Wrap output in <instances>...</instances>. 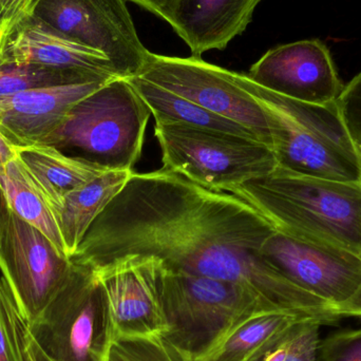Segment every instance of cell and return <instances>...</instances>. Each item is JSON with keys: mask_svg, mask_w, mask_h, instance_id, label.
<instances>
[{"mask_svg": "<svg viewBox=\"0 0 361 361\" xmlns=\"http://www.w3.org/2000/svg\"><path fill=\"white\" fill-rule=\"evenodd\" d=\"M103 361H189L164 335L116 336L110 341Z\"/></svg>", "mask_w": 361, "mask_h": 361, "instance_id": "cb8c5ba5", "label": "cell"}, {"mask_svg": "<svg viewBox=\"0 0 361 361\" xmlns=\"http://www.w3.org/2000/svg\"><path fill=\"white\" fill-rule=\"evenodd\" d=\"M27 326L50 361H103L112 333L105 292L97 271L71 261L56 294Z\"/></svg>", "mask_w": 361, "mask_h": 361, "instance_id": "52a82bcc", "label": "cell"}, {"mask_svg": "<svg viewBox=\"0 0 361 361\" xmlns=\"http://www.w3.org/2000/svg\"><path fill=\"white\" fill-rule=\"evenodd\" d=\"M163 169L204 188L228 191L278 166L273 148L235 133L180 123H156Z\"/></svg>", "mask_w": 361, "mask_h": 361, "instance_id": "8992f818", "label": "cell"}, {"mask_svg": "<svg viewBox=\"0 0 361 361\" xmlns=\"http://www.w3.org/2000/svg\"><path fill=\"white\" fill-rule=\"evenodd\" d=\"M0 186L11 212L42 231L67 256L56 216L18 158L0 167Z\"/></svg>", "mask_w": 361, "mask_h": 361, "instance_id": "d6986e66", "label": "cell"}, {"mask_svg": "<svg viewBox=\"0 0 361 361\" xmlns=\"http://www.w3.org/2000/svg\"><path fill=\"white\" fill-rule=\"evenodd\" d=\"M303 318L310 317L284 311L258 314L238 326L201 361H255Z\"/></svg>", "mask_w": 361, "mask_h": 361, "instance_id": "44dd1931", "label": "cell"}, {"mask_svg": "<svg viewBox=\"0 0 361 361\" xmlns=\"http://www.w3.org/2000/svg\"><path fill=\"white\" fill-rule=\"evenodd\" d=\"M8 212H10V208H8L4 191H2L1 186H0V235H1L2 229H4Z\"/></svg>", "mask_w": 361, "mask_h": 361, "instance_id": "d6a6232c", "label": "cell"}, {"mask_svg": "<svg viewBox=\"0 0 361 361\" xmlns=\"http://www.w3.org/2000/svg\"><path fill=\"white\" fill-rule=\"evenodd\" d=\"M23 322L8 283L0 277V361H25L21 343Z\"/></svg>", "mask_w": 361, "mask_h": 361, "instance_id": "d4e9b609", "label": "cell"}, {"mask_svg": "<svg viewBox=\"0 0 361 361\" xmlns=\"http://www.w3.org/2000/svg\"><path fill=\"white\" fill-rule=\"evenodd\" d=\"M4 63H33L103 80L122 78L105 55L68 37L35 14L23 19L0 42V65Z\"/></svg>", "mask_w": 361, "mask_h": 361, "instance_id": "5bb4252c", "label": "cell"}, {"mask_svg": "<svg viewBox=\"0 0 361 361\" xmlns=\"http://www.w3.org/2000/svg\"><path fill=\"white\" fill-rule=\"evenodd\" d=\"M17 158L48 202L56 220L63 200L69 193L107 173L53 146L17 148Z\"/></svg>", "mask_w": 361, "mask_h": 361, "instance_id": "e0dca14e", "label": "cell"}, {"mask_svg": "<svg viewBox=\"0 0 361 361\" xmlns=\"http://www.w3.org/2000/svg\"><path fill=\"white\" fill-rule=\"evenodd\" d=\"M133 173L135 171H107L65 197L57 214V223L68 258L76 252L89 227Z\"/></svg>", "mask_w": 361, "mask_h": 361, "instance_id": "ac0fdd59", "label": "cell"}, {"mask_svg": "<svg viewBox=\"0 0 361 361\" xmlns=\"http://www.w3.org/2000/svg\"><path fill=\"white\" fill-rule=\"evenodd\" d=\"M247 76L271 92L312 105L336 103L345 88L330 50L318 39L271 49L250 67Z\"/></svg>", "mask_w": 361, "mask_h": 361, "instance_id": "7c38bea8", "label": "cell"}, {"mask_svg": "<svg viewBox=\"0 0 361 361\" xmlns=\"http://www.w3.org/2000/svg\"><path fill=\"white\" fill-rule=\"evenodd\" d=\"M71 267L42 231L8 212L0 235V271L27 324L56 294Z\"/></svg>", "mask_w": 361, "mask_h": 361, "instance_id": "30bf717a", "label": "cell"}, {"mask_svg": "<svg viewBox=\"0 0 361 361\" xmlns=\"http://www.w3.org/2000/svg\"><path fill=\"white\" fill-rule=\"evenodd\" d=\"M231 73L264 112L278 167L307 177L361 184V152L337 102L326 106L301 103L259 86L247 74Z\"/></svg>", "mask_w": 361, "mask_h": 361, "instance_id": "3957f363", "label": "cell"}, {"mask_svg": "<svg viewBox=\"0 0 361 361\" xmlns=\"http://www.w3.org/2000/svg\"><path fill=\"white\" fill-rule=\"evenodd\" d=\"M334 313L341 318H361V286L351 298L334 307Z\"/></svg>", "mask_w": 361, "mask_h": 361, "instance_id": "f546056e", "label": "cell"}, {"mask_svg": "<svg viewBox=\"0 0 361 361\" xmlns=\"http://www.w3.org/2000/svg\"><path fill=\"white\" fill-rule=\"evenodd\" d=\"M261 256L284 277L334 307L361 286V257L348 250L302 241L276 231Z\"/></svg>", "mask_w": 361, "mask_h": 361, "instance_id": "8fae6325", "label": "cell"}, {"mask_svg": "<svg viewBox=\"0 0 361 361\" xmlns=\"http://www.w3.org/2000/svg\"><path fill=\"white\" fill-rule=\"evenodd\" d=\"M152 116L128 80L114 78L78 102L46 145L105 171H131Z\"/></svg>", "mask_w": 361, "mask_h": 361, "instance_id": "5b68a950", "label": "cell"}, {"mask_svg": "<svg viewBox=\"0 0 361 361\" xmlns=\"http://www.w3.org/2000/svg\"><path fill=\"white\" fill-rule=\"evenodd\" d=\"M38 0H0V42L19 23L34 14Z\"/></svg>", "mask_w": 361, "mask_h": 361, "instance_id": "83f0119b", "label": "cell"}, {"mask_svg": "<svg viewBox=\"0 0 361 361\" xmlns=\"http://www.w3.org/2000/svg\"><path fill=\"white\" fill-rule=\"evenodd\" d=\"M21 343H23V360L25 361H50L38 348L30 333L29 326L25 319L21 331Z\"/></svg>", "mask_w": 361, "mask_h": 361, "instance_id": "f1b7e54d", "label": "cell"}, {"mask_svg": "<svg viewBox=\"0 0 361 361\" xmlns=\"http://www.w3.org/2000/svg\"><path fill=\"white\" fill-rule=\"evenodd\" d=\"M318 361H361V329L338 331L320 339Z\"/></svg>", "mask_w": 361, "mask_h": 361, "instance_id": "484cf974", "label": "cell"}, {"mask_svg": "<svg viewBox=\"0 0 361 361\" xmlns=\"http://www.w3.org/2000/svg\"><path fill=\"white\" fill-rule=\"evenodd\" d=\"M106 82L46 87L4 97L0 99V133L16 148L46 145L70 110Z\"/></svg>", "mask_w": 361, "mask_h": 361, "instance_id": "9a60e30c", "label": "cell"}, {"mask_svg": "<svg viewBox=\"0 0 361 361\" xmlns=\"http://www.w3.org/2000/svg\"><path fill=\"white\" fill-rule=\"evenodd\" d=\"M17 158V148L0 133V167Z\"/></svg>", "mask_w": 361, "mask_h": 361, "instance_id": "1f68e13d", "label": "cell"}, {"mask_svg": "<svg viewBox=\"0 0 361 361\" xmlns=\"http://www.w3.org/2000/svg\"><path fill=\"white\" fill-rule=\"evenodd\" d=\"M322 326L314 318L298 320L255 361H318Z\"/></svg>", "mask_w": 361, "mask_h": 361, "instance_id": "603a6c76", "label": "cell"}, {"mask_svg": "<svg viewBox=\"0 0 361 361\" xmlns=\"http://www.w3.org/2000/svg\"><path fill=\"white\" fill-rule=\"evenodd\" d=\"M261 0H173L161 18L173 27L191 51L201 57L223 50L245 31Z\"/></svg>", "mask_w": 361, "mask_h": 361, "instance_id": "2e32d148", "label": "cell"}, {"mask_svg": "<svg viewBox=\"0 0 361 361\" xmlns=\"http://www.w3.org/2000/svg\"><path fill=\"white\" fill-rule=\"evenodd\" d=\"M278 231L361 257V184L299 175L276 167L231 187Z\"/></svg>", "mask_w": 361, "mask_h": 361, "instance_id": "7a4b0ae2", "label": "cell"}, {"mask_svg": "<svg viewBox=\"0 0 361 361\" xmlns=\"http://www.w3.org/2000/svg\"><path fill=\"white\" fill-rule=\"evenodd\" d=\"M93 269L105 292L112 338L166 334L156 258L128 257Z\"/></svg>", "mask_w": 361, "mask_h": 361, "instance_id": "4fadbf2b", "label": "cell"}, {"mask_svg": "<svg viewBox=\"0 0 361 361\" xmlns=\"http://www.w3.org/2000/svg\"><path fill=\"white\" fill-rule=\"evenodd\" d=\"M277 229L252 205L161 169L135 173L89 227L72 262L99 269L128 257L233 282L278 311L341 319L322 299L284 277L261 256Z\"/></svg>", "mask_w": 361, "mask_h": 361, "instance_id": "6da1fadb", "label": "cell"}, {"mask_svg": "<svg viewBox=\"0 0 361 361\" xmlns=\"http://www.w3.org/2000/svg\"><path fill=\"white\" fill-rule=\"evenodd\" d=\"M157 262L169 326L164 336L189 361L203 360L250 318L278 311L233 282L176 271L159 259Z\"/></svg>", "mask_w": 361, "mask_h": 361, "instance_id": "277c9868", "label": "cell"}, {"mask_svg": "<svg viewBox=\"0 0 361 361\" xmlns=\"http://www.w3.org/2000/svg\"><path fill=\"white\" fill-rule=\"evenodd\" d=\"M127 80L135 92L145 102L156 123H180L201 128L235 133L259 141L258 137L252 131L242 125L212 114L140 76H131Z\"/></svg>", "mask_w": 361, "mask_h": 361, "instance_id": "ffe728a7", "label": "cell"}, {"mask_svg": "<svg viewBox=\"0 0 361 361\" xmlns=\"http://www.w3.org/2000/svg\"><path fill=\"white\" fill-rule=\"evenodd\" d=\"M127 1L133 2L139 4L142 8H146L149 12L154 13L157 16L162 17L166 8L171 6L173 0H127Z\"/></svg>", "mask_w": 361, "mask_h": 361, "instance_id": "4dcf8cb0", "label": "cell"}, {"mask_svg": "<svg viewBox=\"0 0 361 361\" xmlns=\"http://www.w3.org/2000/svg\"><path fill=\"white\" fill-rule=\"evenodd\" d=\"M161 88L252 131L273 146L269 123L258 102L242 88L229 70L201 57H175L149 52L137 75Z\"/></svg>", "mask_w": 361, "mask_h": 361, "instance_id": "ba28073f", "label": "cell"}, {"mask_svg": "<svg viewBox=\"0 0 361 361\" xmlns=\"http://www.w3.org/2000/svg\"><path fill=\"white\" fill-rule=\"evenodd\" d=\"M34 14L68 37L105 55L122 78L137 75L144 47L127 0H38Z\"/></svg>", "mask_w": 361, "mask_h": 361, "instance_id": "9c48e42d", "label": "cell"}, {"mask_svg": "<svg viewBox=\"0 0 361 361\" xmlns=\"http://www.w3.org/2000/svg\"><path fill=\"white\" fill-rule=\"evenodd\" d=\"M91 82L109 80L33 63H4L0 65V99L33 89Z\"/></svg>", "mask_w": 361, "mask_h": 361, "instance_id": "7402d4cb", "label": "cell"}, {"mask_svg": "<svg viewBox=\"0 0 361 361\" xmlns=\"http://www.w3.org/2000/svg\"><path fill=\"white\" fill-rule=\"evenodd\" d=\"M337 106L350 135L361 152V71L345 85Z\"/></svg>", "mask_w": 361, "mask_h": 361, "instance_id": "4316f807", "label": "cell"}]
</instances>
